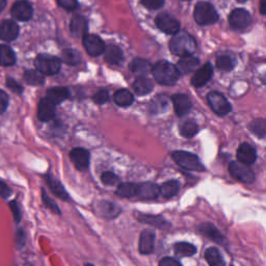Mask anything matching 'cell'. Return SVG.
<instances>
[{
    "instance_id": "1",
    "label": "cell",
    "mask_w": 266,
    "mask_h": 266,
    "mask_svg": "<svg viewBox=\"0 0 266 266\" xmlns=\"http://www.w3.org/2000/svg\"><path fill=\"white\" fill-rule=\"evenodd\" d=\"M197 49V43L194 37L184 31H178L170 41V50L178 56L192 55Z\"/></svg>"
},
{
    "instance_id": "2",
    "label": "cell",
    "mask_w": 266,
    "mask_h": 266,
    "mask_svg": "<svg viewBox=\"0 0 266 266\" xmlns=\"http://www.w3.org/2000/svg\"><path fill=\"white\" fill-rule=\"evenodd\" d=\"M152 74H153L155 80L163 86L175 85L181 75L176 66L166 60L158 62L152 68Z\"/></svg>"
},
{
    "instance_id": "3",
    "label": "cell",
    "mask_w": 266,
    "mask_h": 266,
    "mask_svg": "<svg viewBox=\"0 0 266 266\" xmlns=\"http://www.w3.org/2000/svg\"><path fill=\"white\" fill-rule=\"evenodd\" d=\"M194 18L199 25H211L218 20V14L209 3H199L194 11Z\"/></svg>"
},
{
    "instance_id": "4",
    "label": "cell",
    "mask_w": 266,
    "mask_h": 266,
    "mask_svg": "<svg viewBox=\"0 0 266 266\" xmlns=\"http://www.w3.org/2000/svg\"><path fill=\"white\" fill-rule=\"evenodd\" d=\"M172 156L175 162L185 170L196 172H202L205 170L199 157L193 153H189V152L175 151Z\"/></svg>"
},
{
    "instance_id": "5",
    "label": "cell",
    "mask_w": 266,
    "mask_h": 266,
    "mask_svg": "<svg viewBox=\"0 0 266 266\" xmlns=\"http://www.w3.org/2000/svg\"><path fill=\"white\" fill-rule=\"evenodd\" d=\"M34 66L36 70H39L44 75H55L60 70L62 62L55 56L49 54H40L36 56Z\"/></svg>"
},
{
    "instance_id": "6",
    "label": "cell",
    "mask_w": 266,
    "mask_h": 266,
    "mask_svg": "<svg viewBox=\"0 0 266 266\" xmlns=\"http://www.w3.org/2000/svg\"><path fill=\"white\" fill-rule=\"evenodd\" d=\"M229 172L232 177H234L236 180L251 184L255 181V175L254 172L244 163L240 161H233L229 165Z\"/></svg>"
},
{
    "instance_id": "7",
    "label": "cell",
    "mask_w": 266,
    "mask_h": 266,
    "mask_svg": "<svg viewBox=\"0 0 266 266\" xmlns=\"http://www.w3.org/2000/svg\"><path fill=\"white\" fill-rule=\"evenodd\" d=\"M208 103L212 110L218 116H226L231 111V104L221 94L217 92H211L207 97Z\"/></svg>"
},
{
    "instance_id": "8",
    "label": "cell",
    "mask_w": 266,
    "mask_h": 266,
    "mask_svg": "<svg viewBox=\"0 0 266 266\" xmlns=\"http://www.w3.org/2000/svg\"><path fill=\"white\" fill-rule=\"evenodd\" d=\"M229 23L233 29L243 30L251 25L252 17L247 10L236 9L231 12L229 16Z\"/></svg>"
},
{
    "instance_id": "9",
    "label": "cell",
    "mask_w": 266,
    "mask_h": 266,
    "mask_svg": "<svg viewBox=\"0 0 266 266\" xmlns=\"http://www.w3.org/2000/svg\"><path fill=\"white\" fill-rule=\"evenodd\" d=\"M83 43L87 52L92 56H99L105 51V44L96 34L87 33L83 37Z\"/></svg>"
},
{
    "instance_id": "10",
    "label": "cell",
    "mask_w": 266,
    "mask_h": 266,
    "mask_svg": "<svg viewBox=\"0 0 266 266\" xmlns=\"http://www.w3.org/2000/svg\"><path fill=\"white\" fill-rule=\"evenodd\" d=\"M157 27L167 34H176L180 30V23L169 14H160L156 17Z\"/></svg>"
},
{
    "instance_id": "11",
    "label": "cell",
    "mask_w": 266,
    "mask_h": 266,
    "mask_svg": "<svg viewBox=\"0 0 266 266\" xmlns=\"http://www.w3.org/2000/svg\"><path fill=\"white\" fill-rule=\"evenodd\" d=\"M11 13L16 20L26 22L31 19L33 10L31 5L26 2V0H19V2L15 3V5L13 6Z\"/></svg>"
},
{
    "instance_id": "12",
    "label": "cell",
    "mask_w": 266,
    "mask_h": 266,
    "mask_svg": "<svg viewBox=\"0 0 266 266\" xmlns=\"http://www.w3.org/2000/svg\"><path fill=\"white\" fill-rule=\"evenodd\" d=\"M70 158L76 169L79 171H85L90 165V153L84 148H75L71 151Z\"/></svg>"
},
{
    "instance_id": "13",
    "label": "cell",
    "mask_w": 266,
    "mask_h": 266,
    "mask_svg": "<svg viewBox=\"0 0 266 266\" xmlns=\"http://www.w3.org/2000/svg\"><path fill=\"white\" fill-rule=\"evenodd\" d=\"M160 195V187L154 183H141L136 185V197L141 200H154Z\"/></svg>"
},
{
    "instance_id": "14",
    "label": "cell",
    "mask_w": 266,
    "mask_h": 266,
    "mask_svg": "<svg viewBox=\"0 0 266 266\" xmlns=\"http://www.w3.org/2000/svg\"><path fill=\"white\" fill-rule=\"evenodd\" d=\"M55 105L49 98H43L37 106V118L42 122L50 121L55 115Z\"/></svg>"
},
{
    "instance_id": "15",
    "label": "cell",
    "mask_w": 266,
    "mask_h": 266,
    "mask_svg": "<svg viewBox=\"0 0 266 266\" xmlns=\"http://www.w3.org/2000/svg\"><path fill=\"white\" fill-rule=\"evenodd\" d=\"M19 34V26L13 20H6L0 24V39L11 42L17 39Z\"/></svg>"
},
{
    "instance_id": "16",
    "label": "cell",
    "mask_w": 266,
    "mask_h": 266,
    "mask_svg": "<svg viewBox=\"0 0 266 266\" xmlns=\"http://www.w3.org/2000/svg\"><path fill=\"white\" fill-rule=\"evenodd\" d=\"M172 101L174 104L175 112L177 113V116L183 117L191 111L192 109V101L186 95L183 94H176L172 97Z\"/></svg>"
},
{
    "instance_id": "17",
    "label": "cell",
    "mask_w": 266,
    "mask_h": 266,
    "mask_svg": "<svg viewBox=\"0 0 266 266\" xmlns=\"http://www.w3.org/2000/svg\"><path fill=\"white\" fill-rule=\"evenodd\" d=\"M213 74V68L210 64H205L203 67H201L193 76L192 84L196 88L204 87L211 78Z\"/></svg>"
},
{
    "instance_id": "18",
    "label": "cell",
    "mask_w": 266,
    "mask_h": 266,
    "mask_svg": "<svg viewBox=\"0 0 266 266\" xmlns=\"http://www.w3.org/2000/svg\"><path fill=\"white\" fill-rule=\"evenodd\" d=\"M155 244V233L152 230H144L139 237L138 249L144 255H149L153 253Z\"/></svg>"
},
{
    "instance_id": "19",
    "label": "cell",
    "mask_w": 266,
    "mask_h": 266,
    "mask_svg": "<svg viewBox=\"0 0 266 266\" xmlns=\"http://www.w3.org/2000/svg\"><path fill=\"white\" fill-rule=\"evenodd\" d=\"M237 159L238 161L247 166L253 165L257 159V153L255 149L249 144L240 145L237 150Z\"/></svg>"
},
{
    "instance_id": "20",
    "label": "cell",
    "mask_w": 266,
    "mask_h": 266,
    "mask_svg": "<svg viewBox=\"0 0 266 266\" xmlns=\"http://www.w3.org/2000/svg\"><path fill=\"white\" fill-rule=\"evenodd\" d=\"M97 213L105 218H116L120 213H121V209L119 206H117L116 204L107 202V201H102L100 202L97 207H96Z\"/></svg>"
},
{
    "instance_id": "21",
    "label": "cell",
    "mask_w": 266,
    "mask_h": 266,
    "mask_svg": "<svg viewBox=\"0 0 266 266\" xmlns=\"http://www.w3.org/2000/svg\"><path fill=\"white\" fill-rule=\"evenodd\" d=\"M70 30L76 37H84L88 33V22L83 16H74L70 23Z\"/></svg>"
},
{
    "instance_id": "22",
    "label": "cell",
    "mask_w": 266,
    "mask_h": 266,
    "mask_svg": "<svg viewBox=\"0 0 266 266\" xmlns=\"http://www.w3.org/2000/svg\"><path fill=\"white\" fill-rule=\"evenodd\" d=\"M200 65V60L192 55H187V56H183L177 64V69L179 70L180 74L186 75L194 72Z\"/></svg>"
},
{
    "instance_id": "23",
    "label": "cell",
    "mask_w": 266,
    "mask_h": 266,
    "mask_svg": "<svg viewBox=\"0 0 266 266\" xmlns=\"http://www.w3.org/2000/svg\"><path fill=\"white\" fill-rule=\"evenodd\" d=\"M104 58L110 65H121L124 60V54L118 46L109 45L105 48Z\"/></svg>"
},
{
    "instance_id": "24",
    "label": "cell",
    "mask_w": 266,
    "mask_h": 266,
    "mask_svg": "<svg viewBox=\"0 0 266 266\" xmlns=\"http://www.w3.org/2000/svg\"><path fill=\"white\" fill-rule=\"evenodd\" d=\"M154 89V84L146 76H139V77L133 84L134 92L139 96H145L150 94Z\"/></svg>"
},
{
    "instance_id": "25",
    "label": "cell",
    "mask_w": 266,
    "mask_h": 266,
    "mask_svg": "<svg viewBox=\"0 0 266 266\" xmlns=\"http://www.w3.org/2000/svg\"><path fill=\"white\" fill-rule=\"evenodd\" d=\"M137 219L141 222H146L149 223L151 226H154L156 228H159V229H167V228L170 227V223L161 216L158 215H150V214H141L138 213Z\"/></svg>"
},
{
    "instance_id": "26",
    "label": "cell",
    "mask_w": 266,
    "mask_h": 266,
    "mask_svg": "<svg viewBox=\"0 0 266 266\" xmlns=\"http://www.w3.org/2000/svg\"><path fill=\"white\" fill-rule=\"evenodd\" d=\"M152 68L153 67L151 66V64L142 58H135L129 65L130 71L138 76L147 75L148 73H150V71H152Z\"/></svg>"
},
{
    "instance_id": "27",
    "label": "cell",
    "mask_w": 266,
    "mask_h": 266,
    "mask_svg": "<svg viewBox=\"0 0 266 266\" xmlns=\"http://www.w3.org/2000/svg\"><path fill=\"white\" fill-rule=\"evenodd\" d=\"M70 96L69 90L65 87H56L51 88L47 92V98H49L54 104H60L65 100H67Z\"/></svg>"
},
{
    "instance_id": "28",
    "label": "cell",
    "mask_w": 266,
    "mask_h": 266,
    "mask_svg": "<svg viewBox=\"0 0 266 266\" xmlns=\"http://www.w3.org/2000/svg\"><path fill=\"white\" fill-rule=\"evenodd\" d=\"M200 231L209 237L210 239L214 240L215 242L218 243H223L224 237L223 235L216 229V228L212 223H203L200 226Z\"/></svg>"
},
{
    "instance_id": "29",
    "label": "cell",
    "mask_w": 266,
    "mask_h": 266,
    "mask_svg": "<svg viewBox=\"0 0 266 266\" xmlns=\"http://www.w3.org/2000/svg\"><path fill=\"white\" fill-rule=\"evenodd\" d=\"M16 63L15 52L10 46L0 45V66L11 67Z\"/></svg>"
},
{
    "instance_id": "30",
    "label": "cell",
    "mask_w": 266,
    "mask_h": 266,
    "mask_svg": "<svg viewBox=\"0 0 266 266\" xmlns=\"http://www.w3.org/2000/svg\"><path fill=\"white\" fill-rule=\"evenodd\" d=\"M46 180H47V183H48L50 189L52 191V193L57 198H59V199H62L64 201H68L70 199V196L66 192V189L64 188V186L56 179H54V178H52L50 176H47Z\"/></svg>"
},
{
    "instance_id": "31",
    "label": "cell",
    "mask_w": 266,
    "mask_h": 266,
    "mask_svg": "<svg viewBox=\"0 0 266 266\" xmlns=\"http://www.w3.org/2000/svg\"><path fill=\"white\" fill-rule=\"evenodd\" d=\"M24 80L30 86H41L45 81V76L39 70H29L24 73Z\"/></svg>"
},
{
    "instance_id": "32",
    "label": "cell",
    "mask_w": 266,
    "mask_h": 266,
    "mask_svg": "<svg viewBox=\"0 0 266 266\" xmlns=\"http://www.w3.org/2000/svg\"><path fill=\"white\" fill-rule=\"evenodd\" d=\"M113 100H115L117 105L121 107H127L133 103V96L128 90L122 89L117 91L116 94L113 95Z\"/></svg>"
},
{
    "instance_id": "33",
    "label": "cell",
    "mask_w": 266,
    "mask_h": 266,
    "mask_svg": "<svg viewBox=\"0 0 266 266\" xmlns=\"http://www.w3.org/2000/svg\"><path fill=\"white\" fill-rule=\"evenodd\" d=\"M180 189V184L176 180H171L162 184L160 187V194L162 195L163 198L170 199L175 197Z\"/></svg>"
},
{
    "instance_id": "34",
    "label": "cell",
    "mask_w": 266,
    "mask_h": 266,
    "mask_svg": "<svg viewBox=\"0 0 266 266\" xmlns=\"http://www.w3.org/2000/svg\"><path fill=\"white\" fill-rule=\"evenodd\" d=\"M149 108L152 113L165 112L169 108V100L166 96H158L152 100Z\"/></svg>"
},
{
    "instance_id": "35",
    "label": "cell",
    "mask_w": 266,
    "mask_h": 266,
    "mask_svg": "<svg viewBox=\"0 0 266 266\" xmlns=\"http://www.w3.org/2000/svg\"><path fill=\"white\" fill-rule=\"evenodd\" d=\"M116 194L119 197L122 198H126V199H130L136 196V184L133 183H121L117 189Z\"/></svg>"
},
{
    "instance_id": "36",
    "label": "cell",
    "mask_w": 266,
    "mask_h": 266,
    "mask_svg": "<svg viewBox=\"0 0 266 266\" xmlns=\"http://www.w3.org/2000/svg\"><path fill=\"white\" fill-rule=\"evenodd\" d=\"M205 258H206V261L211 266H223L224 265V261L216 248L208 249L205 252Z\"/></svg>"
},
{
    "instance_id": "37",
    "label": "cell",
    "mask_w": 266,
    "mask_h": 266,
    "mask_svg": "<svg viewBox=\"0 0 266 266\" xmlns=\"http://www.w3.org/2000/svg\"><path fill=\"white\" fill-rule=\"evenodd\" d=\"M175 253L180 257H191L194 256L197 252L195 245L187 242H178L174 245Z\"/></svg>"
},
{
    "instance_id": "38",
    "label": "cell",
    "mask_w": 266,
    "mask_h": 266,
    "mask_svg": "<svg viewBox=\"0 0 266 266\" xmlns=\"http://www.w3.org/2000/svg\"><path fill=\"white\" fill-rule=\"evenodd\" d=\"M236 59L230 55H221L216 59V67L221 71L229 72L234 69Z\"/></svg>"
},
{
    "instance_id": "39",
    "label": "cell",
    "mask_w": 266,
    "mask_h": 266,
    "mask_svg": "<svg viewBox=\"0 0 266 266\" xmlns=\"http://www.w3.org/2000/svg\"><path fill=\"white\" fill-rule=\"evenodd\" d=\"M199 131V127L196 122L194 121H186L180 126V133L184 137H193L195 136Z\"/></svg>"
},
{
    "instance_id": "40",
    "label": "cell",
    "mask_w": 266,
    "mask_h": 266,
    "mask_svg": "<svg viewBox=\"0 0 266 266\" xmlns=\"http://www.w3.org/2000/svg\"><path fill=\"white\" fill-rule=\"evenodd\" d=\"M62 57H63V62L66 63L67 65H71V66H75L78 65L81 60V56L80 54L74 50V49H66L63 51L62 53Z\"/></svg>"
},
{
    "instance_id": "41",
    "label": "cell",
    "mask_w": 266,
    "mask_h": 266,
    "mask_svg": "<svg viewBox=\"0 0 266 266\" xmlns=\"http://www.w3.org/2000/svg\"><path fill=\"white\" fill-rule=\"evenodd\" d=\"M249 128L258 137H263L266 135V121L263 119L254 120L250 124Z\"/></svg>"
},
{
    "instance_id": "42",
    "label": "cell",
    "mask_w": 266,
    "mask_h": 266,
    "mask_svg": "<svg viewBox=\"0 0 266 266\" xmlns=\"http://www.w3.org/2000/svg\"><path fill=\"white\" fill-rule=\"evenodd\" d=\"M42 198H43L44 204H45L51 211H53L54 213H56V214H58V215L62 213L60 210H59V208H58V206L55 204L54 201H52V200L49 198V196L45 193L44 189H43V193H42Z\"/></svg>"
},
{
    "instance_id": "43",
    "label": "cell",
    "mask_w": 266,
    "mask_h": 266,
    "mask_svg": "<svg viewBox=\"0 0 266 266\" xmlns=\"http://www.w3.org/2000/svg\"><path fill=\"white\" fill-rule=\"evenodd\" d=\"M101 180L106 185H115L119 182V177L113 174L112 172H105L101 176Z\"/></svg>"
},
{
    "instance_id": "44",
    "label": "cell",
    "mask_w": 266,
    "mask_h": 266,
    "mask_svg": "<svg viewBox=\"0 0 266 266\" xmlns=\"http://www.w3.org/2000/svg\"><path fill=\"white\" fill-rule=\"evenodd\" d=\"M141 3L149 10H158L163 6L165 0H141Z\"/></svg>"
},
{
    "instance_id": "45",
    "label": "cell",
    "mask_w": 266,
    "mask_h": 266,
    "mask_svg": "<svg viewBox=\"0 0 266 266\" xmlns=\"http://www.w3.org/2000/svg\"><path fill=\"white\" fill-rule=\"evenodd\" d=\"M108 98H109L108 92L106 90H100L99 92H97L94 95L93 100L97 104H104V103H106L108 101Z\"/></svg>"
},
{
    "instance_id": "46",
    "label": "cell",
    "mask_w": 266,
    "mask_h": 266,
    "mask_svg": "<svg viewBox=\"0 0 266 266\" xmlns=\"http://www.w3.org/2000/svg\"><path fill=\"white\" fill-rule=\"evenodd\" d=\"M57 3L62 8L68 11H73L78 6L77 0H57Z\"/></svg>"
},
{
    "instance_id": "47",
    "label": "cell",
    "mask_w": 266,
    "mask_h": 266,
    "mask_svg": "<svg viewBox=\"0 0 266 266\" xmlns=\"http://www.w3.org/2000/svg\"><path fill=\"white\" fill-rule=\"evenodd\" d=\"M7 86L9 89H11L13 92L21 95L23 93V88L22 86H20L16 80H14L13 78H10L8 77L7 78Z\"/></svg>"
},
{
    "instance_id": "48",
    "label": "cell",
    "mask_w": 266,
    "mask_h": 266,
    "mask_svg": "<svg viewBox=\"0 0 266 266\" xmlns=\"http://www.w3.org/2000/svg\"><path fill=\"white\" fill-rule=\"evenodd\" d=\"M8 105H9V96L7 93L0 90V115L7 110Z\"/></svg>"
},
{
    "instance_id": "49",
    "label": "cell",
    "mask_w": 266,
    "mask_h": 266,
    "mask_svg": "<svg viewBox=\"0 0 266 266\" xmlns=\"http://www.w3.org/2000/svg\"><path fill=\"white\" fill-rule=\"evenodd\" d=\"M10 207H11V210L13 212V216H14L16 222H19L21 220V211H20V208H19L17 202L16 201L10 202Z\"/></svg>"
},
{
    "instance_id": "50",
    "label": "cell",
    "mask_w": 266,
    "mask_h": 266,
    "mask_svg": "<svg viewBox=\"0 0 266 266\" xmlns=\"http://www.w3.org/2000/svg\"><path fill=\"white\" fill-rule=\"evenodd\" d=\"M12 195V191L11 188L3 181H0V197L7 199Z\"/></svg>"
},
{
    "instance_id": "51",
    "label": "cell",
    "mask_w": 266,
    "mask_h": 266,
    "mask_svg": "<svg viewBox=\"0 0 266 266\" xmlns=\"http://www.w3.org/2000/svg\"><path fill=\"white\" fill-rule=\"evenodd\" d=\"M159 265L160 266H181V263L175 258L166 257L159 262Z\"/></svg>"
},
{
    "instance_id": "52",
    "label": "cell",
    "mask_w": 266,
    "mask_h": 266,
    "mask_svg": "<svg viewBox=\"0 0 266 266\" xmlns=\"http://www.w3.org/2000/svg\"><path fill=\"white\" fill-rule=\"evenodd\" d=\"M25 240H26V237H25V234L22 230H19L16 234V243H17V247L18 248H22L25 243Z\"/></svg>"
},
{
    "instance_id": "53",
    "label": "cell",
    "mask_w": 266,
    "mask_h": 266,
    "mask_svg": "<svg viewBox=\"0 0 266 266\" xmlns=\"http://www.w3.org/2000/svg\"><path fill=\"white\" fill-rule=\"evenodd\" d=\"M260 13L266 15V0H260Z\"/></svg>"
},
{
    "instance_id": "54",
    "label": "cell",
    "mask_w": 266,
    "mask_h": 266,
    "mask_svg": "<svg viewBox=\"0 0 266 266\" xmlns=\"http://www.w3.org/2000/svg\"><path fill=\"white\" fill-rule=\"evenodd\" d=\"M6 6H7V0H0V14L3 13Z\"/></svg>"
},
{
    "instance_id": "55",
    "label": "cell",
    "mask_w": 266,
    "mask_h": 266,
    "mask_svg": "<svg viewBox=\"0 0 266 266\" xmlns=\"http://www.w3.org/2000/svg\"><path fill=\"white\" fill-rule=\"evenodd\" d=\"M261 80H262V83L264 84V85H266V73L262 76V78H261Z\"/></svg>"
},
{
    "instance_id": "56",
    "label": "cell",
    "mask_w": 266,
    "mask_h": 266,
    "mask_svg": "<svg viewBox=\"0 0 266 266\" xmlns=\"http://www.w3.org/2000/svg\"><path fill=\"white\" fill-rule=\"evenodd\" d=\"M237 2H239V3H244V2H247V0H237Z\"/></svg>"
}]
</instances>
